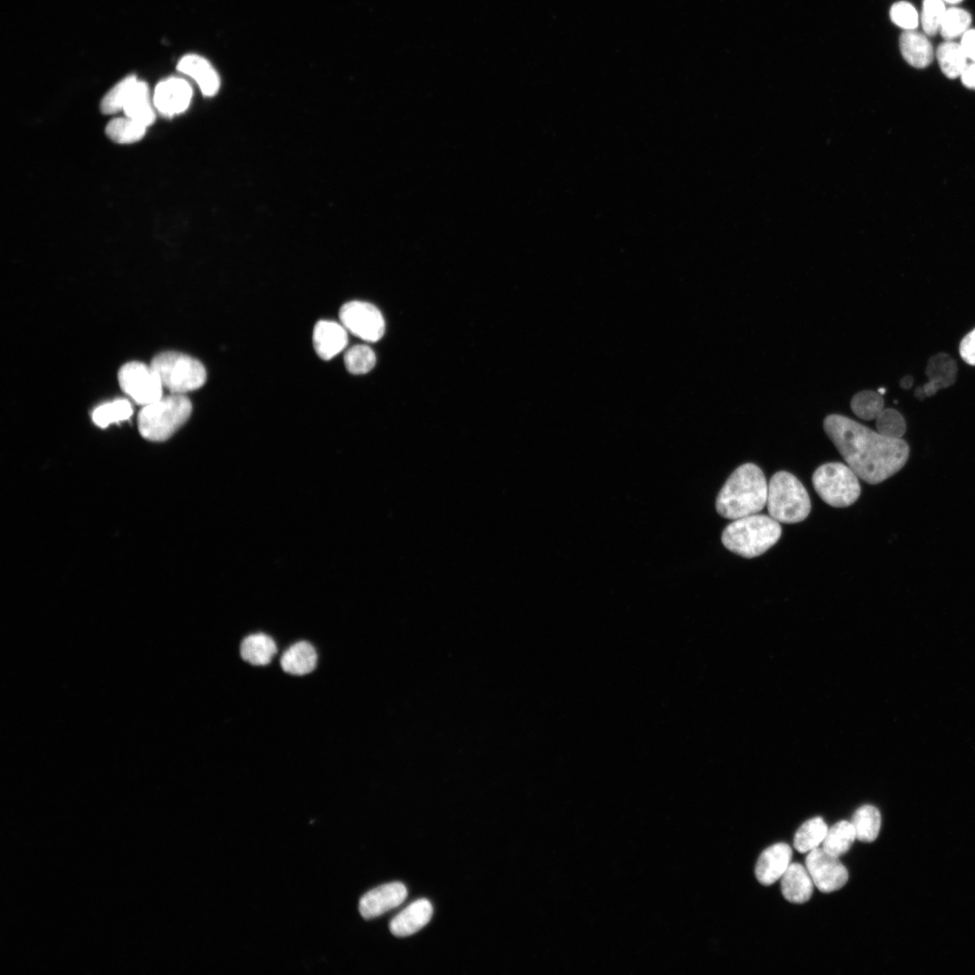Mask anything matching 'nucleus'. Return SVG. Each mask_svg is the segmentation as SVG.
<instances>
[{
    "label": "nucleus",
    "mask_w": 975,
    "mask_h": 975,
    "mask_svg": "<svg viewBox=\"0 0 975 975\" xmlns=\"http://www.w3.org/2000/svg\"><path fill=\"white\" fill-rule=\"evenodd\" d=\"M823 429L847 465L869 484H878L899 471L909 457L903 439L886 437L852 419L830 414Z\"/></svg>",
    "instance_id": "1"
},
{
    "label": "nucleus",
    "mask_w": 975,
    "mask_h": 975,
    "mask_svg": "<svg viewBox=\"0 0 975 975\" xmlns=\"http://www.w3.org/2000/svg\"><path fill=\"white\" fill-rule=\"evenodd\" d=\"M767 491L768 484L760 468L753 463L743 464L720 489L716 510L730 520L757 514L766 505Z\"/></svg>",
    "instance_id": "2"
},
{
    "label": "nucleus",
    "mask_w": 975,
    "mask_h": 975,
    "mask_svg": "<svg viewBox=\"0 0 975 975\" xmlns=\"http://www.w3.org/2000/svg\"><path fill=\"white\" fill-rule=\"evenodd\" d=\"M779 522L770 515H751L733 520L722 532L723 545L745 558L761 555L781 536Z\"/></svg>",
    "instance_id": "3"
},
{
    "label": "nucleus",
    "mask_w": 975,
    "mask_h": 975,
    "mask_svg": "<svg viewBox=\"0 0 975 975\" xmlns=\"http://www.w3.org/2000/svg\"><path fill=\"white\" fill-rule=\"evenodd\" d=\"M191 410V403L183 394L171 393L162 396L140 411L137 419L139 432L148 441H165L187 422Z\"/></svg>",
    "instance_id": "4"
},
{
    "label": "nucleus",
    "mask_w": 975,
    "mask_h": 975,
    "mask_svg": "<svg viewBox=\"0 0 975 975\" xmlns=\"http://www.w3.org/2000/svg\"><path fill=\"white\" fill-rule=\"evenodd\" d=\"M766 506L769 515L784 524L799 523L811 511L805 488L796 477L786 471H778L771 478Z\"/></svg>",
    "instance_id": "5"
},
{
    "label": "nucleus",
    "mask_w": 975,
    "mask_h": 975,
    "mask_svg": "<svg viewBox=\"0 0 975 975\" xmlns=\"http://www.w3.org/2000/svg\"><path fill=\"white\" fill-rule=\"evenodd\" d=\"M151 367L162 385L172 394H185L201 387L207 378L204 366L183 353L166 351L156 355Z\"/></svg>",
    "instance_id": "6"
},
{
    "label": "nucleus",
    "mask_w": 975,
    "mask_h": 975,
    "mask_svg": "<svg viewBox=\"0 0 975 975\" xmlns=\"http://www.w3.org/2000/svg\"><path fill=\"white\" fill-rule=\"evenodd\" d=\"M812 480L819 497L833 507L849 506L860 495L859 477L850 467L840 462L820 466Z\"/></svg>",
    "instance_id": "7"
},
{
    "label": "nucleus",
    "mask_w": 975,
    "mask_h": 975,
    "mask_svg": "<svg viewBox=\"0 0 975 975\" xmlns=\"http://www.w3.org/2000/svg\"><path fill=\"white\" fill-rule=\"evenodd\" d=\"M121 389L136 404L147 405L162 396V384L150 366L141 362H128L118 372Z\"/></svg>",
    "instance_id": "8"
},
{
    "label": "nucleus",
    "mask_w": 975,
    "mask_h": 975,
    "mask_svg": "<svg viewBox=\"0 0 975 975\" xmlns=\"http://www.w3.org/2000/svg\"><path fill=\"white\" fill-rule=\"evenodd\" d=\"M339 320L347 330L369 342L379 340L385 329L380 311L373 304L361 301L346 302L339 310Z\"/></svg>",
    "instance_id": "9"
},
{
    "label": "nucleus",
    "mask_w": 975,
    "mask_h": 975,
    "mask_svg": "<svg viewBox=\"0 0 975 975\" xmlns=\"http://www.w3.org/2000/svg\"><path fill=\"white\" fill-rule=\"evenodd\" d=\"M805 866L813 884L822 893L839 890L849 878L848 870L838 857L822 848L809 851Z\"/></svg>",
    "instance_id": "10"
},
{
    "label": "nucleus",
    "mask_w": 975,
    "mask_h": 975,
    "mask_svg": "<svg viewBox=\"0 0 975 975\" xmlns=\"http://www.w3.org/2000/svg\"><path fill=\"white\" fill-rule=\"evenodd\" d=\"M191 97L192 89L188 81L179 77H170L156 85L153 103L162 115L173 116L188 108Z\"/></svg>",
    "instance_id": "11"
},
{
    "label": "nucleus",
    "mask_w": 975,
    "mask_h": 975,
    "mask_svg": "<svg viewBox=\"0 0 975 975\" xmlns=\"http://www.w3.org/2000/svg\"><path fill=\"white\" fill-rule=\"evenodd\" d=\"M406 896L407 889L404 884H385L365 894L359 901L358 910L365 919L375 918L397 907Z\"/></svg>",
    "instance_id": "12"
},
{
    "label": "nucleus",
    "mask_w": 975,
    "mask_h": 975,
    "mask_svg": "<svg viewBox=\"0 0 975 975\" xmlns=\"http://www.w3.org/2000/svg\"><path fill=\"white\" fill-rule=\"evenodd\" d=\"M957 364L946 353L933 356L926 366V384L915 390V396L919 400L933 396L938 390L953 385L957 376Z\"/></svg>",
    "instance_id": "13"
},
{
    "label": "nucleus",
    "mask_w": 975,
    "mask_h": 975,
    "mask_svg": "<svg viewBox=\"0 0 975 975\" xmlns=\"http://www.w3.org/2000/svg\"><path fill=\"white\" fill-rule=\"evenodd\" d=\"M793 851L786 843H775L766 848L759 856L755 874L759 883L769 886L781 878L790 865Z\"/></svg>",
    "instance_id": "14"
},
{
    "label": "nucleus",
    "mask_w": 975,
    "mask_h": 975,
    "mask_svg": "<svg viewBox=\"0 0 975 975\" xmlns=\"http://www.w3.org/2000/svg\"><path fill=\"white\" fill-rule=\"evenodd\" d=\"M312 342L317 355L323 360H330L346 348L348 332L342 324L320 320L314 327Z\"/></svg>",
    "instance_id": "15"
},
{
    "label": "nucleus",
    "mask_w": 975,
    "mask_h": 975,
    "mask_svg": "<svg viewBox=\"0 0 975 975\" xmlns=\"http://www.w3.org/2000/svg\"><path fill=\"white\" fill-rule=\"evenodd\" d=\"M177 70L193 79L203 95L210 97L218 92L219 77L205 58L194 53L186 54L178 61Z\"/></svg>",
    "instance_id": "16"
},
{
    "label": "nucleus",
    "mask_w": 975,
    "mask_h": 975,
    "mask_svg": "<svg viewBox=\"0 0 975 975\" xmlns=\"http://www.w3.org/2000/svg\"><path fill=\"white\" fill-rule=\"evenodd\" d=\"M432 915V906L430 901L419 899L395 915L390 922L389 929L397 937L409 936L424 927Z\"/></svg>",
    "instance_id": "17"
},
{
    "label": "nucleus",
    "mask_w": 975,
    "mask_h": 975,
    "mask_svg": "<svg viewBox=\"0 0 975 975\" xmlns=\"http://www.w3.org/2000/svg\"><path fill=\"white\" fill-rule=\"evenodd\" d=\"M813 881L807 870L799 863H791L781 877V891L791 903L807 902L813 891Z\"/></svg>",
    "instance_id": "18"
},
{
    "label": "nucleus",
    "mask_w": 975,
    "mask_h": 975,
    "mask_svg": "<svg viewBox=\"0 0 975 975\" xmlns=\"http://www.w3.org/2000/svg\"><path fill=\"white\" fill-rule=\"evenodd\" d=\"M903 58L915 68L927 67L933 59V50L926 36L915 30L905 31L899 38Z\"/></svg>",
    "instance_id": "19"
},
{
    "label": "nucleus",
    "mask_w": 975,
    "mask_h": 975,
    "mask_svg": "<svg viewBox=\"0 0 975 975\" xmlns=\"http://www.w3.org/2000/svg\"><path fill=\"white\" fill-rule=\"evenodd\" d=\"M318 655L314 646L306 641L292 645L281 656L282 669L292 675H305L317 665Z\"/></svg>",
    "instance_id": "20"
},
{
    "label": "nucleus",
    "mask_w": 975,
    "mask_h": 975,
    "mask_svg": "<svg viewBox=\"0 0 975 975\" xmlns=\"http://www.w3.org/2000/svg\"><path fill=\"white\" fill-rule=\"evenodd\" d=\"M123 111L125 116L148 127L155 120L148 85L137 80L134 85Z\"/></svg>",
    "instance_id": "21"
},
{
    "label": "nucleus",
    "mask_w": 975,
    "mask_h": 975,
    "mask_svg": "<svg viewBox=\"0 0 975 975\" xmlns=\"http://www.w3.org/2000/svg\"><path fill=\"white\" fill-rule=\"evenodd\" d=\"M276 653L274 640L264 633L247 636L240 644L242 659L254 665L268 664Z\"/></svg>",
    "instance_id": "22"
},
{
    "label": "nucleus",
    "mask_w": 975,
    "mask_h": 975,
    "mask_svg": "<svg viewBox=\"0 0 975 975\" xmlns=\"http://www.w3.org/2000/svg\"><path fill=\"white\" fill-rule=\"evenodd\" d=\"M936 58L942 73L949 79L961 77L967 63V56L961 43L945 41L936 51Z\"/></svg>",
    "instance_id": "23"
},
{
    "label": "nucleus",
    "mask_w": 975,
    "mask_h": 975,
    "mask_svg": "<svg viewBox=\"0 0 975 975\" xmlns=\"http://www.w3.org/2000/svg\"><path fill=\"white\" fill-rule=\"evenodd\" d=\"M851 823L855 830L856 839L863 842H871L876 840L880 830V812L873 805H863L854 812Z\"/></svg>",
    "instance_id": "24"
},
{
    "label": "nucleus",
    "mask_w": 975,
    "mask_h": 975,
    "mask_svg": "<svg viewBox=\"0 0 975 975\" xmlns=\"http://www.w3.org/2000/svg\"><path fill=\"white\" fill-rule=\"evenodd\" d=\"M855 839L856 833L852 823L840 821L828 829L822 842V848L839 858L850 849Z\"/></svg>",
    "instance_id": "25"
},
{
    "label": "nucleus",
    "mask_w": 975,
    "mask_h": 975,
    "mask_svg": "<svg viewBox=\"0 0 975 975\" xmlns=\"http://www.w3.org/2000/svg\"><path fill=\"white\" fill-rule=\"evenodd\" d=\"M828 831L827 824L821 817H814L803 822L797 830L794 846L801 853L809 852L822 842Z\"/></svg>",
    "instance_id": "26"
},
{
    "label": "nucleus",
    "mask_w": 975,
    "mask_h": 975,
    "mask_svg": "<svg viewBox=\"0 0 975 975\" xmlns=\"http://www.w3.org/2000/svg\"><path fill=\"white\" fill-rule=\"evenodd\" d=\"M146 126L125 116L116 117L106 126L107 136L117 144H133L141 140L146 132Z\"/></svg>",
    "instance_id": "27"
},
{
    "label": "nucleus",
    "mask_w": 975,
    "mask_h": 975,
    "mask_svg": "<svg viewBox=\"0 0 975 975\" xmlns=\"http://www.w3.org/2000/svg\"><path fill=\"white\" fill-rule=\"evenodd\" d=\"M132 414L131 404L125 399H117L95 408L92 420L98 426L106 428L111 423L127 420Z\"/></svg>",
    "instance_id": "28"
},
{
    "label": "nucleus",
    "mask_w": 975,
    "mask_h": 975,
    "mask_svg": "<svg viewBox=\"0 0 975 975\" xmlns=\"http://www.w3.org/2000/svg\"><path fill=\"white\" fill-rule=\"evenodd\" d=\"M135 75H128L116 84L102 98L100 110L106 115H112L123 110L128 96L137 81Z\"/></svg>",
    "instance_id": "29"
},
{
    "label": "nucleus",
    "mask_w": 975,
    "mask_h": 975,
    "mask_svg": "<svg viewBox=\"0 0 975 975\" xmlns=\"http://www.w3.org/2000/svg\"><path fill=\"white\" fill-rule=\"evenodd\" d=\"M971 23V15L969 12L959 7L946 9L940 27V33L946 41L962 36Z\"/></svg>",
    "instance_id": "30"
},
{
    "label": "nucleus",
    "mask_w": 975,
    "mask_h": 975,
    "mask_svg": "<svg viewBox=\"0 0 975 975\" xmlns=\"http://www.w3.org/2000/svg\"><path fill=\"white\" fill-rule=\"evenodd\" d=\"M850 408L859 418L869 421L876 419L884 409V400L878 392L865 390L852 397Z\"/></svg>",
    "instance_id": "31"
},
{
    "label": "nucleus",
    "mask_w": 975,
    "mask_h": 975,
    "mask_svg": "<svg viewBox=\"0 0 975 975\" xmlns=\"http://www.w3.org/2000/svg\"><path fill=\"white\" fill-rule=\"evenodd\" d=\"M344 363L348 372L361 375L369 372L376 365V355L367 345H356L347 350Z\"/></svg>",
    "instance_id": "32"
},
{
    "label": "nucleus",
    "mask_w": 975,
    "mask_h": 975,
    "mask_svg": "<svg viewBox=\"0 0 975 975\" xmlns=\"http://www.w3.org/2000/svg\"><path fill=\"white\" fill-rule=\"evenodd\" d=\"M876 427L880 434L894 439H901L906 430L903 415L893 408H884L880 412L876 418Z\"/></svg>",
    "instance_id": "33"
},
{
    "label": "nucleus",
    "mask_w": 975,
    "mask_h": 975,
    "mask_svg": "<svg viewBox=\"0 0 975 975\" xmlns=\"http://www.w3.org/2000/svg\"><path fill=\"white\" fill-rule=\"evenodd\" d=\"M942 0H924L921 13V23L927 35L936 34L941 27L946 12Z\"/></svg>",
    "instance_id": "34"
},
{
    "label": "nucleus",
    "mask_w": 975,
    "mask_h": 975,
    "mask_svg": "<svg viewBox=\"0 0 975 975\" xmlns=\"http://www.w3.org/2000/svg\"><path fill=\"white\" fill-rule=\"evenodd\" d=\"M891 21L900 28L915 30L919 23V15L915 6L905 1L895 3L889 11Z\"/></svg>",
    "instance_id": "35"
},
{
    "label": "nucleus",
    "mask_w": 975,
    "mask_h": 975,
    "mask_svg": "<svg viewBox=\"0 0 975 975\" xmlns=\"http://www.w3.org/2000/svg\"><path fill=\"white\" fill-rule=\"evenodd\" d=\"M959 350L967 364L975 366V328L961 339Z\"/></svg>",
    "instance_id": "36"
},
{
    "label": "nucleus",
    "mask_w": 975,
    "mask_h": 975,
    "mask_svg": "<svg viewBox=\"0 0 975 975\" xmlns=\"http://www.w3.org/2000/svg\"><path fill=\"white\" fill-rule=\"evenodd\" d=\"M961 45L967 58L975 63V29H969L961 36Z\"/></svg>",
    "instance_id": "37"
},
{
    "label": "nucleus",
    "mask_w": 975,
    "mask_h": 975,
    "mask_svg": "<svg viewBox=\"0 0 975 975\" xmlns=\"http://www.w3.org/2000/svg\"><path fill=\"white\" fill-rule=\"evenodd\" d=\"M961 79L962 84L971 89H975V63H969L963 70Z\"/></svg>",
    "instance_id": "38"
},
{
    "label": "nucleus",
    "mask_w": 975,
    "mask_h": 975,
    "mask_svg": "<svg viewBox=\"0 0 975 975\" xmlns=\"http://www.w3.org/2000/svg\"><path fill=\"white\" fill-rule=\"evenodd\" d=\"M913 385V377L911 376H904L900 381V386L904 389H909Z\"/></svg>",
    "instance_id": "39"
},
{
    "label": "nucleus",
    "mask_w": 975,
    "mask_h": 975,
    "mask_svg": "<svg viewBox=\"0 0 975 975\" xmlns=\"http://www.w3.org/2000/svg\"><path fill=\"white\" fill-rule=\"evenodd\" d=\"M942 1L944 3H947V4L955 5V4H958V3L961 2L962 0H942Z\"/></svg>",
    "instance_id": "40"
},
{
    "label": "nucleus",
    "mask_w": 975,
    "mask_h": 975,
    "mask_svg": "<svg viewBox=\"0 0 975 975\" xmlns=\"http://www.w3.org/2000/svg\"><path fill=\"white\" fill-rule=\"evenodd\" d=\"M878 392V393H879L880 395H883V394H885V392H886V391H885V389H884V388H879Z\"/></svg>",
    "instance_id": "41"
}]
</instances>
